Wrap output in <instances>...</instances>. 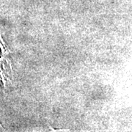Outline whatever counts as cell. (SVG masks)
Masks as SVG:
<instances>
[{"label": "cell", "mask_w": 132, "mask_h": 132, "mask_svg": "<svg viewBox=\"0 0 132 132\" xmlns=\"http://www.w3.org/2000/svg\"><path fill=\"white\" fill-rule=\"evenodd\" d=\"M0 49L2 52V55L0 57V80L2 81L4 86L6 87L7 82L10 81L11 77L13 76V69L11 65V62L8 57L10 51L1 35Z\"/></svg>", "instance_id": "6da1fadb"}]
</instances>
